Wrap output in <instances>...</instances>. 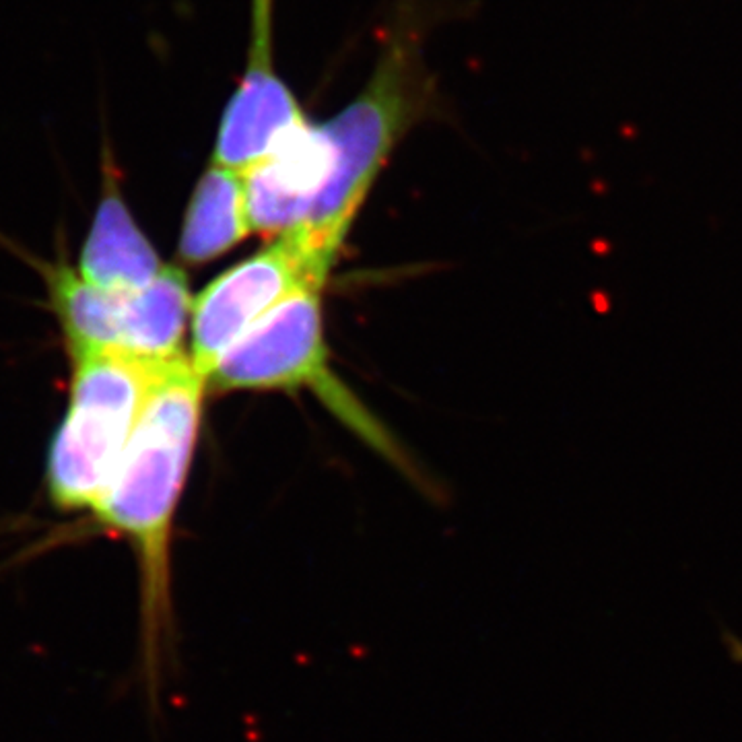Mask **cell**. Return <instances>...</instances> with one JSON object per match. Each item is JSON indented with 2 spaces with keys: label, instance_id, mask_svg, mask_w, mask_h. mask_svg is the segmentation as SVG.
<instances>
[{
  "label": "cell",
  "instance_id": "52a82bcc",
  "mask_svg": "<svg viewBox=\"0 0 742 742\" xmlns=\"http://www.w3.org/2000/svg\"><path fill=\"white\" fill-rule=\"evenodd\" d=\"M309 122L275 60V0H249L244 73L221 113L213 163L246 175Z\"/></svg>",
  "mask_w": 742,
  "mask_h": 742
},
{
  "label": "cell",
  "instance_id": "8992f818",
  "mask_svg": "<svg viewBox=\"0 0 742 742\" xmlns=\"http://www.w3.org/2000/svg\"><path fill=\"white\" fill-rule=\"evenodd\" d=\"M330 268L291 237L217 276L192 303L194 371L209 382L227 351L271 309L305 285H324Z\"/></svg>",
  "mask_w": 742,
  "mask_h": 742
},
{
  "label": "cell",
  "instance_id": "ba28073f",
  "mask_svg": "<svg viewBox=\"0 0 742 742\" xmlns=\"http://www.w3.org/2000/svg\"><path fill=\"white\" fill-rule=\"evenodd\" d=\"M101 198L82 244L77 273L101 291H140L161 273L163 264L124 202L108 135L101 147Z\"/></svg>",
  "mask_w": 742,
  "mask_h": 742
},
{
  "label": "cell",
  "instance_id": "9c48e42d",
  "mask_svg": "<svg viewBox=\"0 0 742 742\" xmlns=\"http://www.w3.org/2000/svg\"><path fill=\"white\" fill-rule=\"evenodd\" d=\"M252 231L244 175L211 163L194 188L180 237V258L204 264L237 246Z\"/></svg>",
  "mask_w": 742,
  "mask_h": 742
},
{
  "label": "cell",
  "instance_id": "6da1fadb",
  "mask_svg": "<svg viewBox=\"0 0 742 742\" xmlns=\"http://www.w3.org/2000/svg\"><path fill=\"white\" fill-rule=\"evenodd\" d=\"M206 380L186 355L171 361L153 390L93 524L130 543L138 571V679L159 710L173 650L171 532L192 462Z\"/></svg>",
  "mask_w": 742,
  "mask_h": 742
},
{
  "label": "cell",
  "instance_id": "7a4b0ae2",
  "mask_svg": "<svg viewBox=\"0 0 742 742\" xmlns=\"http://www.w3.org/2000/svg\"><path fill=\"white\" fill-rule=\"evenodd\" d=\"M429 29L425 0H394L376 64L361 91L332 118L303 126L320 194L303 227L283 237L297 242L328 268L394 149L440 110V87L425 50Z\"/></svg>",
  "mask_w": 742,
  "mask_h": 742
},
{
  "label": "cell",
  "instance_id": "3957f363",
  "mask_svg": "<svg viewBox=\"0 0 742 742\" xmlns=\"http://www.w3.org/2000/svg\"><path fill=\"white\" fill-rule=\"evenodd\" d=\"M175 359L155 361L120 351L70 357V400L50 445L46 476L56 509L91 512L97 505L153 390Z\"/></svg>",
  "mask_w": 742,
  "mask_h": 742
},
{
  "label": "cell",
  "instance_id": "5b68a950",
  "mask_svg": "<svg viewBox=\"0 0 742 742\" xmlns=\"http://www.w3.org/2000/svg\"><path fill=\"white\" fill-rule=\"evenodd\" d=\"M322 287L305 285L256 322L221 359L206 388L229 392L309 385L345 421L363 427L365 438H371L378 429L361 419L363 412L347 398V392L330 380L322 324Z\"/></svg>",
  "mask_w": 742,
  "mask_h": 742
},
{
  "label": "cell",
  "instance_id": "277c9868",
  "mask_svg": "<svg viewBox=\"0 0 742 742\" xmlns=\"http://www.w3.org/2000/svg\"><path fill=\"white\" fill-rule=\"evenodd\" d=\"M46 278L70 357L97 351L155 361L184 355L180 345L192 297L178 266H163L144 289L132 293L95 289L62 264L48 266Z\"/></svg>",
  "mask_w": 742,
  "mask_h": 742
}]
</instances>
